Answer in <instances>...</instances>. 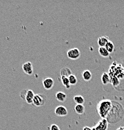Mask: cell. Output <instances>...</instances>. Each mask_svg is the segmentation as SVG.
<instances>
[{"label": "cell", "instance_id": "1", "mask_svg": "<svg viewBox=\"0 0 124 130\" xmlns=\"http://www.w3.org/2000/svg\"><path fill=\"white\" fill-rule=\"evenodd\" d=\"M112 108V101L110 100H103L99 101L97 109L102 119H106Z\"/></svg>", "mask_w": 124, "mask_h": 130}, {"label": "cell", "instance_id": "2", "mask_svg": "<svg viewBox=\"0 0 124 130\" xmlns=\"http://www.w3.org/2000/svg\"><path fill=\"white\" fill-rule=\"evenodd\" d=\"M47 100V97L45 94H35L33 101V104L37 107L42 106L46 103Z\"/></svg>", "mask_w": 124, "mask_h": 130}, {"label": "cell", "instance_id": "3", "mask_svg": "<svg viewBox=\"0 0 124 130\" xmlns=\"http://www.w3.org/2000/svg\"><path fill=\"white\" fill-rule=\"evenodd\" d=\"M81 55V53L79 50L78 48H72L69 50L67 52V56L68 58L71 59H77L80 58Z\"/></svg>", "mask_w": 124, "mask_h": 130}, {"label": "cell", "instance_id": "4", "mask_svg": "<svg viewBox=\"0 0 124 130\" xmlns=\"http://www.w3.org/2000/svg\"><path fill=\"white\" fill-rule=\"evenodd\" d=\"M108 123L106 119H102L99 123L92 128V130H107Z\"/></svg>", "mask_w": 124, "mask_h": 130}, {"label": "cell", "instance_id": "5", "mask_svg": "<svg viewBox=\"0 0 124 130\" xmlns=\"http://www.w3.org/2000/svg\"><path fill=\"white\" fill-rule=\"evenodd\" d=\"M42 83H43V86L45 88V89H47V90H50L53 87L54 82L53 78H45L43 79Z\"/></svg>", "mask_w": 124, "mask_h": 130}, {"label": "cell", "instance_id": "6", "mask_svg": "<svg viewBox=\"0 0 124 130\" xmlns=\"http://www.w3.org/2000/svg\"><path fill=\"white\" fill-rule=\"evenodd\" d=\"M22 69L23 70L24 73H26L28 75H32L33 73V64L30 61L26 62L22 65Z\"/></svg>", "mask_w": 124, "mask_h": 130}, {"label": "cell", "instance_id": "7", "mask_svg": "<svg viewBox=\"0 0 124 130\" xmlns=\"http://www.w3.org/2000/svg\"><path fill=\"white\" fill-rule=\"evenodd\" d=\"M54 113L58 116H65L68 115V110L64 106H58L54 109Z\"/></svg>", "mask_w": 124, "mask_h": 130}, {"label": "cell", "instance_id": "8", "mask_svg": "<svg viewBox=\"0 0 124 130\" xmlns=\"http://www.w3.org/2000/svg\"><path fill=\"white\" fill-rule=\"evenodd\" d=\"M35 94L31 89H27L24 100L28 104H33V101Z\"/></svg>", "mask_w": 124, "mask_h": 130}, {"label": "cell", "instance_id": "9", "mask_svg": "<svg viewBox=\"0 0 124 130\" xmlns=\"http://www.w3.org/2000/svg\"><path fill=\"white\" fill-rule=\"evenodd\" d=\"M109 41V39L108 36H101V37L99 38L97 40V43L100 47H105L107 43Z\"/></svg>", "mask_w": 124, "mask_h": 130}, {"label": "cell", "instance_id": "10", "mask_svg": "<svg viewBox=\"0 0 124 130\" xmlns=\"http://www.w3.org/2000/svg\"><path fill=\"white\" fill-rule=\"evenodd\" d=\"M81 76H82V78L84 79V81H89L92 79V74L90 70H84L81 73Z\"/></svg>", "mask_w": 124, "mask_h": 130}, {"label": "cell", "instance_id": "11", "mask_svg": "<svg viewBox=\"0 0 124 130\" xmlns=\"http://www.w3.org/2000/svg\"><path fill=\"white\" fill-rule=\"evenodd\" d=\"M55 97L56 99H57L58 101L63 103L66 100L67 96H66V93H65L64 92L59 91L58 92V93H56Z\"/></svg>", "mask_w": 124, "mask_h": 130}, {"label": "cell", "instance_id": "12", "mask_svg": "<svg viewBox=\"0 0 124 130\" xmlns=\"http://www.w3.org/2000/svg\"><path fill=\"white\" fill-rule=\"evenodd\" d=\"M101 80H102V83L103 85H107L111 81V79H110V77L108 73L105 72L102 74Z\"/></svg>", "mask_w": 124, "mask_h": 130}, {"label": "cell", "instance_id": "13", "mask_svg": "<svg viewBox=\"0 0 124 130\" xmlns=\"http://www.w3.org/2000/svg\"><path fill=\"white\" fill-rule=\"evenodd\" d=\"M72 73V71H71V70L68 68H63L60 71V75L61 77L64 76V77H66V78H68L70 76V75H71Z\"/></svg>", "mask_w": 124, "mask_h": 130}, {"label": "cell", "instance_id": "14", "mask_svg": "<svg viewBox=\"0 0 124 130\" xmlns=\"http://www.w3.org/2000/svg\"><path fill=\"white\" fill-rule=\"evenodd\" d=\"M74 110L78 115H83L85 113V106L83 105H77L75 106Z\"/></svg>", "mask_w": 124, "mask_h": 130}, {"label": "cell", "instance_id": "15", "mask_svg": "<svg viewBox=\"0 0 124 130\" xmlns=\"http://www.w3.org/2000/svg\"><path fill=\"white\" fill-rule=\"evenodd\" d=\"M73 100L77 105H84L85 99L81 95H76L73 97Z\"/></svg>", "mask_w": 124, "mask_h": 130}, {"label": "cell", "instance_id": "16", "mask_svg": "<svg viewBox=\"0 0 124 130\" xmlns=\"http://www.w3.org/2000/svg\"><path fill=\"white\" fill-rule=\"evenodd\" d=\"M99 53L101 56L104 57V58H107L110 55V53H109L108 51L106 50L105 47H99Z\"/></svg>", "mask_w": 124, "mask_h": 130}, {"label": "cell", "instance_id": "17", "mask_svg": "<svg viewBox=\"0 0 124 130\" xmlns=\"http://www.w3.org/2000/svg\"><path fill=\"white\" fill-rule=\"evenodd\" d=\"M105 48L108 51L109 53H111L114 52V49H115V46H114V44L113 43V42L109 41L108 43L106 44V45L105 46Z\"/></svg>", "mask_w": 124, "mask_h": 130}, {"label": "cell", "instance_id": "18", "mask_svg": "<svg viewBox=\"0 0 124 130\" xmlns=\"http://www.w3.org/2000/svg\"><path fill=\"white\" fill-rule=\"evenodd\" d=\"M62 83L64 86L66 88V89H70L71 88V85L70 83V81H69L68 78H66V77H62Z\"/></svg>", "mask_w": 124, "mask_h": 130}, {"label": "cell", "instance_id": "19", "mask_svg": "<svg viewBox=\"0 0 124 130\" xmlns=\"http://www.w3.org/2000/svg\"><path fill=\"white\" fill-rule=\"evenodd\" d=\"M68 79L69 81H70V83L71 86H74V85H77V82H78V79L76 77V76L75 74H72L71 75H70V76L68 77Z\"/></svg>", "mask_w": 124, "mask_h": 130}, {"label": "cell", "instance_id": "20", "mask_svg": "<svg viewBox=\"0 0 124 130\" xmlns=\"http://www.w3.org/2000/svg\"><path fill=\"white\" fill-rule=\"evenodd\" d=\"M50 130H60V129L57 124H52L50 126Z\"/></svg>", "mask_w": 124, "mask_h": 130}, {"label": "cell", "instance_id": "21", "mask_svg": "<svg viewBox=\"0 0 124 130\" xmlns=\"http://www.w3.org/2000/svg\"><path fill=\"white\" fill-rule=\"evenodd\" d=\"M26 91L27 89H24V90H23L21 92V93H20V98H21V99H23V100H24V98H25V95L26 93Z\"/></svg>", "mask_w": 124, "mask_h": 130}, {"label": "cell", "instance_id": "22", "mask_svg": "<svg viewBox=\"0 0 124 130\" xmlns=\"http://www.w3.org/2000/svg\"><path fill=\"white\" fill-rule=\"evenodd\" d=\"M82 130H92V128H90L89 126H85L84 128H83Z\"/></svg>", "mask_w": 124, "mask_h": 130}, {"label": "cell", "instance_id": "23", "mask_svg": "<svg viewBox=\"0 0 124 130\" xmlns=\"http://www.w3.org/2000/svg\"><path fill=\"white\" fill-rule=\"evenodd\" d=\"M117 130H124V126H120Z\"/></svg>", "mask_w": 124, "mask_h": 130}, {"label": "cell", "instance_id": "24", "mask_svg": "<svg viewBox=\"0 0 124 130\" xmlns=\"http://www.w3.org/2000/svg\"><path fill=\"white\" fill-rule=\"evenodd\" d=\"M123 76H124V69H123Z\"/></svg>", "mask_w": 124, "mask_h": 130}]
</instances>
